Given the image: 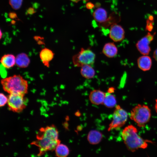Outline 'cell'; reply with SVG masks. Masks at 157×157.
<instances>
[{
	"label": "cell",
	"mask_w": 157,
	"mask_h": 157,
	"mask_svg": "<svg viewBox=\"0 0 157 157\" xmlns=\"http://www.w3.org/2000/svg\"><path fill=\"white\" fill-rule=\"evenodd\" d=\"M58 134L57 128L53 125L40 129L37 134L36 140L31 143L39 148L38 155L40 156L46 151L55 150L60 143Z\"/></svg>",
	"instance_id": "6da1fadb"
},
{
	"label": "cell",
	"mask_w": 157,
	"mask_h": 157,
	"mask_svg": "<svg viewBox=\"0 0 157 157\" xmlns=\"http://www.w3.org/2000/svg\"><path fill=\"white\" fill-rule=\"evenodd\" d=\"M124 143L129 151L133 152L139 149H144L148 146V142L151 141L144 139L138 133L137 128L132 125L125 127L122 133Z\"/></svg>",
	"instance_id": "7a4b0ae2"
},
{
	"label": "cell",
	"mask_w": 157,
	"mask_h": 157,
	"mask_svg": "<svg viewBox=\"0 0 157 157\" xmlns=\"http://www.w3.org/2000/svg\"><path fill=\"white\" fill-rule=\"evenodd\" d=\"M3 90L9 94L25 95L27 93L28 84L27 80L19 75L3 78L1 81Z\"/></svg>",
	"instance_id": "3957f363"
},
{
	"label": "cell",
	"mask_w": 157,
	"mask_h": 157,
	"mask_svg": "<svg viewBox=\"0 0 157 157\" xmlns=\"http://www.w3.org/2000/svg\"><path fill=\"white\" fill-rule=\"evenodd\" d=\"M151 117V110L149 107L140 104H138L132 109L130 115L131 119L140 127H144L150 120Z\"/></svg>",
	"instance_id": "277c9868"
},
{
	"label": "cell",
	"mask_w": 157,
	"mask_h": 157,
	"mask_svg": "<svg viewBox=\"0 0 157 157\" xmlns=\"http://www.w3.org/2000/svg\"><path fill=\"white\" fill-rule=\"evenodd\" d=\"M95 58V54L92 50L81 48L78 53L72 56V61L75 66L81 67L86 65H92Z\"/></svg>",
	"instance_id": "5b68a950"
},
{
	"label": "cell",
	"mask_w": 157,
	"mask_h": 157,
	"mask_svg": "<svg viewBox=\"0 0 157 157\" xmlns=\"http://www.w3.org/2000/svg\"><path fill=\"white\" fill-rule=\"evenodd\" d=\"M127 112L119 106L117 105L113 113V119L109 125L108 131L120 128L126 123L128 118Z\"/></svg>",
	"instance_id": "8992f818"
},
{
	"label": "cell",
	"mask_w": 157,
	"mask_h": 157,
	"mask_svg": "<svg viewBox=\"0 0 157 157\" xmlns=\"http://www.w3.org/2000/svg\"><path fill=\"white\" fill-rule=\"evenodd\" d=\"M24 95L17 93L10 94L8 97V105L9 109L15 112H19L26 106Z\"/></svg>",
	"instance_id": "52a82bcc"
},
{
	"label": "cell",
	"mask_w": 157,
	"mask_h": 157,
	"mask_svg": "<svg viewBox=\"0 0 157 157\" xmlns=\"http://www.w3.org/2000/svg\"><path fill=\"white\" fill-rule=\"evenodd\" d=\"M154 35L149 32L144 37L138 40L136 47L140 53L142 55H148L151 50L149 46L151 42L154 39Z\"/></svg>",
	"instance_id": "ba28073f"
},
{
	"label": "cell",
	"mask_w": 157,
	"mask_h": 157,
	"mask_svg": "<svg viewBox=\"0 0 157 157\" xmlns=\"http://www.w3.org/2000/svg\"><path fill=\"white\" fill-rule=\"evenodd\" d=\"M109 36L112 40L115 42H120L124 38V31L120 25L114 23L111 26Z\"/></svg>",
	"instance_id": "9c48e42d"
},
{
	"label": "cell",
	"mask_w": 157,
	"mask_h": 157,
	"mask_svg": "<svg viewBox=\"0 0 157 157\" xmlns=\"http://www.w3.org/2000/svg\"><path fill=\"white\" fill-rule=\"evenodd\" d=\"M106 93L98 89L92 90L89 95V99L93 104L99 105L103 104Z\"/></svg>",
	"instance_id": "30bf717a"
},
{
	"label": "cell",
	"mask_w": 157,
	"mask_h": 157,
	"mask_svg": "<svg viewBox=\"0 0 157 157\" xmlns=\"http://www.w3.org/2000/svg\"><path fill=\"white\" fill-rule=\"evenodd\" d=\"M138 67L144 71L149 70L152 64V60L148 55H143L139 57L137 59Z\"/></svg>",
	"instance_id": "8fae6325"
},
{
	"label": "cell",
	"mask_w": 157,
	"mask_h": 157,
	"mask_svg": "<svg viewBox=\"0 0 157 157\" xmlns=\"http://www.w3.org/2000/svg\"><path fill=\"white\" fill-rule=\"evenodd\" d=\"M118 49L114 42L106 43L103 47L102 52L106 57L110 58L115 56L117 54Z\"/></svg>",
	"instance_id": "7c38bea8"
},
{
	"label": "cell",
	"mask_w": 157,
	"mask_h": 157,
	"mask_svg": "<svg viewBox=\"0 0 157 157\" xmlns=\"http://www.w3.org/2000/svg\"><path fill=\"white\" fill-rule=\"evenodd\" d=\"M54 55L53 52L47 48L42 49L40 53V57L42 62L47 67H49L50 62L53 58Z\"/></svg>",
	"instance_id": "4fadbf2b"
},
{
	"label": "cell",
	"mask_w": 157,
	"mask_h": 157,
	"mask_svg": "<svg viewBox=\"0 0 157 157\" xmlns=\"http://www.w3.org/2000/svg\"><path fill=\"white\" fill-rule=\"evenodd\" d=\"M80 73L83 77L88 79L94 78L96 74L94 68L92 65H84L81 67Z\"/></svg>",
	"instance_id": "5bb4252c"
},
{
	"label": "cell",
	"mask_w": 157,
	"mask_h": 157,
	"mask_svg": "<svg viewBox=\"0 0 157 157\" xmlns=\"http://www.w3.org/2000/svg\"><path fill=\"white\" fill-rule=\"evenodd\" d=\"M0 61L3 67L9 69L13 67L16 64V58L12 54H5L2 56Z\"/></svg>",
	"instance_id": "9a60e30c"
},
{
	"label": "cell",
	"mask_w": 157,
	"mask_h": 157,
	"mask_svg": "<svg viewBox=\"0 0 157 157\" xmlns=\"http://www.w3.org/2000/svg\"><path fill=\"white\" fill-rule=\"evenodd\" d=\"M102 138V134L100 132L95 130H92L88 133L87 139L90 144H96L100 142Z\"/></svg>",
	"instance_id": "2e32d148"
},
{
	"label": "cell",
	"mask_w": 157,
	"mask_h": 157,
	"mask_svg": "<svg viewBox=\"0 0 157 157\" xmlns=\"http://www.w3.org/2000/svg\"><path fill=\"white\" fill-rule=\"evenodd\" d=\"M30 62L28 55L24 53L19 54L16 57V64L21 68L26 67L29 64Z\"/></svg>",
	"instance_id": "e0dca14e"
},
{
	"label": "cell",
	"mask_w": 157,
	"mask_h": 157,
	"mask_svg": "<svg viewBox=\"0 0 157 157\" xmlns=\"http://www.w3.org/2000/svg\"><path fill=\"white\" fill-rule=\"evenodd\" d=\"M93 17L97 22L102 23L106 20L107 16L106 10L103 8H98L93 13Z\"/></svg>",
	"instance_id": "ac0fdd59"
},
{
	"label": "cell",
	"mask_w": 157,
	"mask_h": 157,
	"mask_svg": "<svg viewBox=\"0 0 157 157\" xmlns=\"http://www.w3.org/2000/svg\"><path fill=\"white\" fill-rule=\"evenodd\" d=\"M117 101L115 96L112 94L106 93L103 104L106 107L112 108L116 104Z\"/></svg>",
	"instance_id": "d6986e66"
},
{
	"label": "cell",
	"mask_w": 157,
	"mask_h": 157,
	"mask_svg": "<svg viewBox=\"0 0 157 157\" xmlns=\"http://www.w3.org/2000/svg\"><path fill=\"white\" fill-rule=\"evenodd\" d=\"M56 156L59 157H65L69 153V150L66 145L60 143L57 145L55 149Z\"/></svg>",
	"instance_id": "ffe728a7"
},
{
	"label": "cell",
	"mask_w": 157,
	"mask_h": 157,
	"mask_svg": "<svg viewBox=\"0 0 157 157\" xmlns=\"http://www.w3.org/2000/svg\"><path fill=\"white\" fill-rule=\"evenodd\" d=\"M23 0H9V4L14 10L20 8L22 5Z\"/></svg>",
	"instance_id": "44dd1931"
},
{
	"label": "cell",
	"mask_w": 157,
	"mask_h": 157,
	"mask_svg": "<svg viewBox=\"0 0 157 157\" xmlns=\"http://www.w3.org/2000/svg\"><path fill=\"white\" fill-rule=\"evenodd\" d=\"M154 22V17L152 15L149 16L147 20V25L146 29L149 31H151L152 30L153 26V23Z\"/></svg>",
	"instance_id": "7402d4cb"
},
{
	"label": "cell",
	"mask_w": 157,
	"mask_h": 157,
	"mask_svg": "<svg viewBox=\"0 0 157 157\" xmlns=\"http://www.w3.org/2000/svg\"><path fill=\"white\" fill-rule=\"evenodd\" d=\"M0 106L1 107L3 106L8 102V98H7L3 93L0 94Z\"/></svg>",
	"instance_id": "603a6c76"
},
{
	"label": "cell",
	"mask_w": 157,
	"mask_h": 157,
	"mask_svg": "<svg viewBox=\"0 0 157 157\" xmlns=\"http://www.w3.org/2000/svg\"><path fill=\"white\" fill-rule=\"evenodd\" d=\"M8 15L9 17L13 19H15L17 20H19L17 17L16 13L14 12H11L9 13Z\"/></svg>",
	"instance_id": "cb8c5ba5"
},
{
	"label": "cell",
	"mask_w": 157,
	"mask_h": 157,
	"mask_svg": "<svg viewBox=\"0 0 157 157\" xmlns=\"http://www.w3.org/2000/svg\"><path fill=\"white\" fill-rule=\"evenodd\" d=\"M35 13V9L33 8H29L27 10V13L28 14L32 15Z\"/></svg>",
	"instance_id": "d4e9b609"
},
{
	"label": "cell",
	"mask_w": 157,
	"mask_h": 157,
	"mask_svg": "<svg viewBox=\"0 0 157 157\" xmlns=\"http://www.w3.org/2000/svg\"><path fill=\"white\" fill-rule=\"evenodd\" d=\"M94 5L93 3L89 2L87 3L86 4V7L88 9H91L92 8Z\"/></svg>",
	"instance_id": "484cf974"
},
{
	"label": "cell",
	"mask_w": 157,
	"mask_h": 157,
	"mask_svg": "<svg viewBox=\"0 0 157 157\" xmlns=\"http://www.w3.org/2000/svg\"><path fill=\"white\" fill-rule=\"evenodd\" d=\"M115 90V89L114 87H110L108 88L107 90V92L110 93L112 94L114 92Z\"/></svg>",
	"instance_id": "4316f807"
},
{
	"label": "cell",
	"mask_w": 157,
	"mask_h": 157,
	"mask_svg": "<svg viewBox=\"0 0 157 157\" xmlns=\"http://www.w3.org/2000/svg\"><path fill=\"white\" fill-rule=\"evenodd\" d=\"M153 57L154 59L157 62V48L153 53Z\"/></svg>",
	"instance_id": "83f0119b"
},
{
	"label": "cell",
	"mask_w": 157,
	"mask_h": 157,
	"mask_svg": "<svg viewBox=\"0 0 157 157\" xmlns=\"http://www.w3.org/2000/svg\"><path fill=\"white\" fill-rule=\"evenodd\" d=\"M155 110L157 113V99L156 100V103L155 106Z\"/></svg>",
	"instance_id": "f1b7e54d"
},
{
	"label": "cell",
	"mask_w": 157,
	"mask_h": 157,
	"mask_svg": "<svg viewBox=\"0 0 157 157\" xmlns=\"http://www.w3.org/2000/svg\"><path fill=\"white\" fill-rule=\"evenodd\" d=\"M70 0L72 2H75V3H77L79 1H80L81 0H83V1H88V0Z\"/></svg>",
	"instance_id": "f546056e"
},
{
	"label": "cell",
	"mask_w": 157,
	"mask_h": 157,
	"mask_svg": "<svg viewBox=\"0 0 157 157\" xmlns=\"http://www.w3.org/2000/svg\"><path fill=\"white\" fill-rule=\"evenodd\" d=\"M16 22L14 20H12L11 22V24H15V23Z\"/></svg>",
	"instance_id": "4dcf8cb0"
},
{
	"label": "cell",
	"mask_w": 157,
	"mask_h": 157,
	"mask_svg": "<svg viewBox=\"0 0 157 157\" xmlns=\"http://www.w3.org/2000/svg\"><path fill=\"white\" fill-rule=\"evenodd\" d=\"M2 33L1 32V30H0V38L1 39L2 37Z\"/></svg>",
	"instance_id": "1f68e13d"
}]
</instances>
